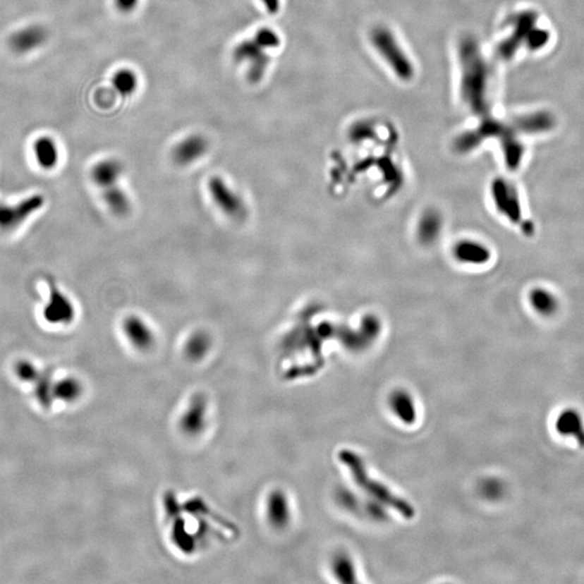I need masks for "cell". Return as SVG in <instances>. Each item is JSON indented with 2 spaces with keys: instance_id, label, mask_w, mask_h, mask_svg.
Returning a JSON list of instances; mask_svg holds the SVG:
<instances>
[{
  "instance_id": "1",
  "label": "cell",
  "mask_w": 584,
  "mask_h": 584,
  "mask_svg": "<svg viewBox=\"0 0 584 584\" xmlns=\"http://www.w3.org/2000/svg\"><path fill=\"white\" fill-rule=\"evenodd\" d=\"M339 458L344 466H348L355 482L373 498L396 511L403 518L413 519L415 517V510L408 501L403 500L401 497L393 494L384 485L369 477L364 461L358 454L351 450L343 449L339 454Z\"/></svg>"
},
{
  "instance_id": "2",
  "label": "cell",
  "mask_w": 584,
  "mask_h": 584,
  "mask_svg": "<svg viewBox=\"0 0 584 584\" xmlns=\"http://www.w3.org/2000/svg\"><path fill=\"white\" fill-rule=\"evenodd\" d=\"M209 195L214 206L231 220L243 221L248 216L246 202L241 195L220 176H211L208 181Z\"/></svg>"
},
{
  "instance_id": "3",
  "label": "cell",
  "mask_w": 584,
  "mask_h": 584,
  "mask_svg": "<svg viewBox=\"0 0 584 584\" xmlns=\"http://www.w3.org/2000/svg\"><path fill=\"white\" fill-rule=\"evenodd\" d=\"M233 59L237 63H246L247 77L253 84H257L267 74L271 56L267 50L260 47L253 38L241 40L233 51Z\"/></svg>"
},
{
  "instance_id": "4",
  "label": "cell",
  "mask_w": 584,
  "mask_h": 584,
  "mask_svg": "<svg viewBox=\"0 0 584 584\" xmlns=\"http://www.w3.org/2000/svg\"><path fill=\"white\" fill-rule=\"evenodd\" d=\"M42 194H32L16 204L0 202V232H12L19 229L28 219L44 206Z\"/></svg>"
},
{
  "instance_id": "5",
  "label": "cell",
  "mask_w": 584,
  "mask_h": 584,
  "mask_svg": "<svg viewBox=\"0 0 584 584\" xmlns=\"http://www.w3.org/2000/svg\"><path fill=\"white\" fill-rule=\"evenodd\" d=\"M209 403L206 396L197 394L190 399L178 417V429L184 435L197 437L206 431L209 422Z\"/></svg>"
},
{
  "instance_id": "6",
  "label": "cell",
  "mask_w": 584,
  "mask_h": 584,
  "mask_svg": "<svg viewBox=\"0 0 584 584\" xmlns=\"http://www.w3.org/2000/svg\"><path fill=\"white\" fill-rule=\"evenodd\" d=\"M42 316L48 324L54 326H66L72 324L76 317L72 300L52 281L49 283V298L42 310Z\"/></svg>"
},
{
  "instance_id": "7",
  "label": "cell",
  "mask_w": 584,
  "mask_h": 584,
  "mask_svg": "<svg viewBox=\"0 0 584 584\" xmlns=\"http://www.w3.org/2000/svg\"><path fill=\"white\" fill-rule=\"evenodd\" d=\"M121 329L128 343L137 352H150L157 343L153 327L141 316L131 314L123 318Z\"/></svg>"
},
{
  "instance_id": "8",
  "label": "cell",
  "mask_w": 584,
  "mask_h": 584,
  "mask_svg": "<svg viewBox=\"0 0 584 584\" xmlns=\"http://www.w3.org/2000/svg\"><path fill=\"white\" fill-rule=\"evenodd\" d=\"M373 42L385 60L392 65L393 68L403 78H409L413 75V66L408 59H406L395 38L387 30L379 28L373 32Z\"/></svg>"
},
{
  "instance_id": "9",
  "label": "cell",
  "mask_w": 584,
  "mask_h": 584,
  "mask_svg": "<svg viewBox=\"0 0 584 584\" xmlns=\"http://www.w3.org/2000/svg\"><path fill=\"white\" fill-rule=\"evenodd\" d=\"M208 151V139L202 133H192L174 146L171 159L178 167H188L200 162Z\"/></svg>"
},
{
  "instance_id": "10",
  "label": "cell",
  "mask_w": 584,
  "mask_h": 584,
  "mask_svg": "<svg viewBox=\"0 0 584 584\" xmlns=\"http://www.w3.org/2000/svg\"><path fill=\"white\" fill-rule=\"evenodd\" d=\"M49 32L39 24H30L16 30L10 35L8 44L10 50L19 56L32 54L48 42Z\"/></svg>"
},
{
  "instance_id": "11",
  "label": "cell",
  "mask_w": 584,
  "mask_h": 584,
  "mask_svg": "<svg viewBox=\"0 0 584 584\" xmlns=\"http://www.w3.org/2000/svg\"><path fill=\"white\" fill-rule=\"evenodd\" d=\"M263 513L267 525L274 530H281L289 524L291 518L289 499L281 489L271 490L263 503Z\"/></svg>"
},
{
  "instance_id": "12",
  "label": "cell",
  "mask_w": 584,
  "mask_h": 584,
  "mask_svg": "<svg viewBox=\"0 0 584 584\" xmlns=\"http://www.w3.org/2000/svg\"><path fill=\"white\" fill-rule=\"evenodd\" d=\"M123 174V166L116 158L99 160L91 167L90 180L101 190L118 185Z\"/></svg>"
},
{
  "instance_id": "13",
  "label": "cell",
  "mask_w": 584,
  "mask_h": 584,
  "mask_svg": "<svg viewBox=\"0 0 584 584\" xmlns=\"http://www.w3.org/2000/svg\"><path fill=\"white\" fill-rule=\"evenodd\" d=\"M32 153L37 165L46 171L54 170L60 162L58 144L54 138L49 135H42L35 140L32 144Z\"/></svg>"
},
{
  "instance_id": "14",
  "label": "cell",
  "mask_w": 584,
  "mask_h": 584,
  "mask_svg": "<svg viewBox=\"0 0 584 584\" xmlns=\"http://www.w3.org/2000/svg\"><path fill=\"white\" fill-rule=\"evenodd\" d=\"M212 348V338L205 330L192 332L183 346L184 356L190 362L198 363L205 360Z\"/></svg>"
},
{
  "instance_id": "15",
  "label": "cell",
  "mask_w": 584,
  "mask_h": 584,
  "mask_svg": "<svg viewBox=\"0 0 584 584\" xmlns=\"http://www.w3.org/2000/svg\"><path fill=\"white\" fill-rule=\"evenodd\" d=\"M102 198L107 209L119 218L128 216L133 208L129 195L119 184L103 190Z\"/></svg>"
},
{
  "instance_id": "16",
  "label": "cell",
  "mask_w": 584,
  "mask_h": 584,
  "mask_svg": "<svg viewBox=\"0 0 584 584\" xmlns=\"http://www.w3.org/2000/svg\"><path fill=\"white\" fill-rule=\"evenodd\" d=\"M84 392V384L76 377H64L54 382L56 401H60L65 403H76L83 397Z\"/></svg>"
},
{
  "instance_id": "17",
  "label": "cell",
  "mask_w": 584,
  "mask_h": 584,
  "mask_svg": "<svg viewBox=\"0 0 584 584\" xmlns=\"http://www.w3.org/2000/svg\"><path fill=\"white\" fill-rule=\"evenodd\" d=\"M54 382H56V380L54 379L51 371L42 370L35 382L32 383L36 399L44 408H50L56 401Z\"/></svg>"
},
{
  "instance_id": "18",
  "label": "cell",
  "mask_w": 584,
  "mask_h": 584,
  "mask_svg": "<svg viewBox=\"0 0 584 584\" xmlns=\"http://www.w3.org/2000/svg\"><path fill=\"white\" fill-rule=\"evenodd\" d=\"M111 85L121 97H131L139 88V77L131 68H121L111 77Z\"/></svg>"
},
{
  "instance_id": "19",
  "label": "cell",
  "mask_w": 584,
  "mask_h": 584,
  "mask_svg": "<svg viewBox=\"0 0 584 584\" xmlns=\"http://www.w3.org/2000/svg\"><path fill=\"white\" fill-rule=\"evenodd\" d=\"M533 306L537 308L540 313L545 314V315H551L555 313L559 308V300L555 297L552 292L547 290L538 289L533 292L531 296Z\"/></svg>"
},
{
  "instance_id": "20",
  "label": "cell",
  "mask_w": 584,
  "mask_h": 584,
  "mask_svg": "<svg viewBox=\"0 0 584 584\" xmlns=\"http://www.w3.org/2000/svg\"><path fill=\"white\" fill-rule=\"evenodd\" d=\"M253 38L267 51L279 48L281 44V38L279 32L269 28H260L255 32Z\"/></svg>"
},
{
  "instance_id": "21",
  "label": "cell",
  "mask_w": 584,
  "mask_h": 584,
  "mask_svg": "<svg viewBox=\"0 0 584 584\" xmlns=\"http://www.w3.org/2000/svg\"><path fill=\"white\" fill-rule=\"evenodd\" d=\"M14 373H16V378L21 380L22 382L32 383L35 382L36 379L39 376L40 371L34 363L28 360H21L16 362L13 367Z\"/></svg>"
},
{
  "instance_id": "22",
  "label": "cell",
  "mask_w": 584,
  "mask_h": 584,
  "mask_svg": "<svg viewBox=\"0 0 584 584\" xmlns=\"http://www.w3.org/2000/svg\"><path fill=\"white\" fill-rule=\"evenodd\" d=\"M115 7L121 13H131L140 5V0H114Z\"/></svg>"
},
{
  "instance_id": "23",
  "label": "cell",
  "mask_w": 584,
  "mask_h": 584,
  "mask_svg": "<svg viewBox=\"0 0 584 584\" xmlns=\"http://www.w3.org/2000/svg\"><path fill=\"white\" fill-rule=\"evenodd\" d=\"M267 13L275 16L281 10V0H260Z\"/></svg>"
}]
</instances>
